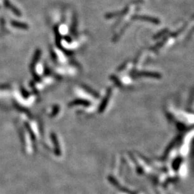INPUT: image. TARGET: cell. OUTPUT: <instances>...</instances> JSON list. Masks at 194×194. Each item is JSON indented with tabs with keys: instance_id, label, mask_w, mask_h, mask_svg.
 I'll return each mask as SVG.
<instances>
[{
	"instance_id": "6da1fadb",
	"label": "cell",
	"mask_w": 194,
	"mask_h": 194,
	"mask_svg": "<svg viewBox=\"0 0 194 194\" xmlns=\"http://www.w3.org/2000/svg\"><path fill=\"white\" fill-rule=\"evenodd\" d=\"M12 25L13 26H15L18 28H23V29H26V28H27V25L22 24V23H19L17 22H14V21L12 22Z\"/></svg>"
}]
</instances>
